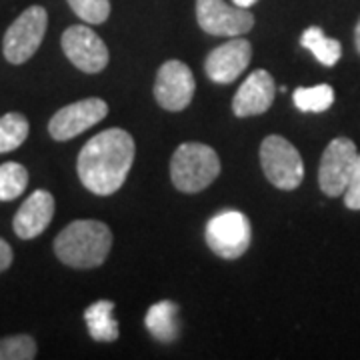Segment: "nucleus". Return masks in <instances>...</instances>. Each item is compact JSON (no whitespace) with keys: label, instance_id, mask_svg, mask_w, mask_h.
I'll use <instances>...</instances> for the list:
<instances>
[{"label":"nucleus","instance_id":"nucleus-26","mask_svg":"<svg viewBox=\"0 0 360 360\" xmlns=\"http://www.w3.org/2000/svg\"><path fill=\"white\" fill-rule=\"evenodd\" d=\"M354 42H356V49H359L360 52V20L359 25H356V28H354Z\"/></svg>","mask_w":360,"mask_h":360},{"label":"nucleus","instance_id":"nucleus-17","mask_svg":"<svg viewBox=\"0 0 360 360\" xmlns=\"http://www.w3.org/2000/svg\"><path fill=\"white\" fill-rule=\"evenodd\" d=\"M300 44L309 49L314 58L324 66H335L342 56V44L338 40L328 39L321 26H309L300 37Z\"/></svg>","mask_w":360,"mask_h":360},{"label":"nucleus","instance_id":"nucleus-18","mask_svg":"<svg viewBox=\"0 0 360 360\" xmlns=\"http://www.w3.org/2000/svg\"><path fill=\"white\" fill-rule=\"evenodd\" d=\"M292 101H295L296 108L302 112H324L335 103V90L330 84L296 89Z\"/></svg>","mask_w":360,"mask_h":360},{"label":"nucleus","instance_id":"nucleus-13","mask_svg":"<svg viewBox=\"0 0 360 360\" xmlns=\"http://www.w3.org/2000/svg\"><path fill=\"white\" fill-rule=\"evenodd\" d=\"M274 78L266 70H255L250 77L240 84L238 92L234 94L232 110L238 118L258 116L266 112L274 103Z\"/></svg>","mask_w":360,"mask_h":360},{"label":"nucleus","instance_id":"nucleus-7","mask_svg":"<svg viewBox=\"0 0 360 360\" xmlns=\"http://www.w3.org/2000/svg\"><path fill=\"white\" fill-rule=\"evenodd\" d=\"M356 144L350 139H335L328 142L321 158V168H319V184L321 191L330 198L342 196L347 191L350 174L356 165Z\"/></svg>","mask_w":360,"mask_h":360},{"label":"nucleus","instance_id":"nucleus-23","mask_svg":"<svg viewBox=\"0 0 360 360\" xmlns=\"http://www.w3.org/2000/svg\"><path fill=\"white\" fill-rule=\"evenodd\" d=\"M345 205L350 210H360V155L356 158V165L354 170L350 174V180L347 184V191H345Z\"/></svg>","mask_w":360,"mask_h":360},{"label":"nucleus","instance_id":"nucleus-25","mask_svg":"<svg viewBox=\"0 0 360 360\" xmlns=\"http://www.w3.org/2000/svg\"><path fill=\"white\" fill-rule=\"evenodd\" d=\"M236 6H240V8H250L252 4H257L258 0H232Z\"/></svg>","mask_w":360,"mask_h":360},{"label":"nucleus","instance_id":"nucleus-5","mask_svg":"<svg viewBox=\"0 0 360 360\" xmlns=\"http://www.w3.org/2000/svg\"><path fill=\"white\" fill-rule=\"evenodd\" d=\"M46 26H49V14L42 6L26 8L25 13L8 26L4 34V40H2L4 58L11 65H25L26 60H30L42 44Z\"/></svg>","mask_w":360,"mask_h":360},{"label":"nucleus","instance_id":"nucleus-15","mask_svg":"<svg viewBox=\"0 0 360 360\" xmlns=\"http://www.w3.org/2000/svg\"><path fill=\"white\" fill-rule=\"evenodd\" d=\"M144 324L156 340H160V342L176 340V336H179V307L170 300L156 302L146 312Z\"/></svg>","mask_w":360,"mask_h":360},{"label":"nucleus","instance_id":"nucleus-4","mask_svg":"<svg viewBox=\"0 0 360 360\" xmlns=\"http://www.w3.org/2000/svg\"><path fill=\"white\" fill-rule=\"evenodd\" d=\"M260 165L270 184L281 191H295L304 179V162L295 144L270 134L260 144Z\"/></svg>","mask_w":360,"mask_h":360},{"label":"nucleus","instance_id":"nucleus-14","mask_svg":"<svg viewBox=\"0 0 360 360\" xmlns=\"http://www.w3.org/2000/svg\"><path fill=\"white\" fill-rule=\"evenodd\" d=\"M54 217V196L49 191H34L14 214L13 229L22 240L37 238L46 231Z\"/></svg>","mask_w":360,"mask_h":360},{"label":"nucleus","instance_id":"nucleus-20","mask_svg":"<svg viewBox=\"0 0 360 360\" xmlns=\"http://www.w3.org/2000/svg\"><path fill=\"white\" fill-rule=\"evenodd\" d=\"M28 186V172L18 162L0 165V200L8 202L18 198Z\"/></svg>","mask_w":360,"mask_h":360},{"label":"nucleus","instance_id":"nucleus-11","mask_svg":"<svg viewBox=\"0 0 360 360\" xmlns=\"http://www.w3.org/2000/svg\"><path fill=\"white\" fill-rule=\"evenodd\" d=\"M108 115V104L103 98H84L60 108L49 122V132L54 141L65 142L98 124Z\"/></svg>","mask_w":360,"mask_h":360},{"label":"nucleus","instance_id":"nucleus-22","mask_svg":"<svg viewBox=\"0 0 360 360\" xmlns=\"http://www.w3.org/2000/svg\"><path fill=\"white\" fill-rule=\"evenodd\" d=\"M68 4L89 25H103L110 16V0H68Z\"/></svg>","mask_w":360,"mask_h":360},{"label":"nucleus","instance_id":"nucleus-6","mask_svg":"<svg viewBox=\"0 0 360 360\" xmlns=\"http://www.w3.org/2000/svg\"><path fill=\"white\" fill-rule=\"evenodd\" d=\"M205 238L208 248L217 257L234 260L243 257L250 246V220L238 210H224L206 222Z\"/></svg>","mask_w":360,"mask_h":360},{"label":"nucleus","instance_id":"nucleus-24","mask_svg":"<svg viewBox=\"0 0 360 360\" xmlns=\"http://www.w3.org/2000/svg\"><path fill=\"white\" fill-rule=\"evenodd\" d=\"M11 264H13V248L4 238H0V272L11 269Z\"/></svg>","mask_w":360,"mask_h":360},{"label":"nucleus","instance_id":"nucleus-19","mask_svg":"<svg viewBox=\"0 0 360 360\" xmlns=\"http://www.w3.org/2000/svg\"><path fill=\"white\" fill-rule=\"evenodd\" d=\"M28 120L20 112L0 116V155L16 150L28 136Z\"/></svg>","mask_w":360,"mask_h":360},{"label":"nucleus","instance_id":"nucleus-3","mask_svg":"<svg viewBox=\"0 0 360 360\" xmlns=\"http://www.w3.org/2000/svg\"><path fill=\"white\" fill-rule=\"evenodd\" d=\"M220 174V158L214 148L200 142H184L170 160V179L180 193H200Z\"/></svg>","mask_w":360,"mask_h":360},{"label":"nucleus","instance_id":"nucleus-9","mask_svg":"<svg viewBox=\"0 0 360 360\" xmlns=\"http://www.w3.org/2000/svg\"><path fill=\"white\" fill-rule=\"evenodd\" d=\"M63 51L66 58L86 75H96L108 65V49L103 39L89 26H68L63 34Z\"/></svg>","mask_w":360,"mask_h":360},{"label":"nucleus","instance_id":"nucleus-16","mask_svg":"<svg viewBox=\"0 0 360 360\" xmlns=\"http://www.w3.org/2000/svg\"><path fill=\"white\" fill-rule=\"evenodd\" d=\"M112 310H115L112 300H96L84 310L89 333L96 342H115L118 338V322L112 316Z\"/></svg>","mask_w":360,"mask_h":360},{"label":"nucleus","instance_id":"nucleus-10","mask_svg":"<svg viewBox=\"0 0 360 360\" xmlns=\"http://www.w3.org/2000/svg\"><path fill=\"white\" fill-rule=\"evenodd\" d=\"M193 70L180 60H167L158 68L155 82V98L165 110L180 112L193 103Z\"/></svg>","mask_w":360,"mask_h":360},{"label":"nucleus","instance_id":"nucleus-8","mask_svg":"<svg viewBox=\"0 0 360 360\" xmlns=\"http://www.w3.org/2000/svg\"><path fill=\"white\" fill-rule=\"evenodd\" d=\"M196 20L212 37H240L255 26L248 8L231 6L224 0H196Z\"/></svg>","mask_w":360,"mask_h":360},{"label":"nucleus","instance_id":"nucleus-12","mask_svg":"<svg viewBox=\"0 0 360 360\" xmlns=\"http://www.w3.org/2000/svg\"><path fill=\"white\" fill-rule=\"evenodd\" d=\"M250 58H252V44L246 39L234 37L206 56L205 70L212 82L231 84L232 80H236L245 72L246 66L250 65Z\"/></svg>","mask_w":360,"mask_h":360},{"label":"nucleus","instance_id":"nucleus-2","mask_svg":"<svg viewBox=\"0 0 360 360\" xmlns=\"http://www.w3.org/2000/svg\"><path fill=\"white\" fill-rule=\"evenodd\" d=\"M112 248V232L101 220H75L54 240L58 260L72 269L101 266Z\"/></svg>","mask_w":360,"mask_h":360},{"label":"nucleus","instance_id":"nucleus-21","mask_svg":"<svg viewBox=\"0 0 360 360\" xmlns=\"http://www.w3.org/2000/svg\"><path fill=\"white\" fill-rule=\"evenodd\" d=\"M37 356V342L32 336L16 335L0 338V360H32Z\"/></svg>","mask_w":360,"mask_h":360},{"label":"nucleus","instance_id":"nucleus-1","mask_svg":"<svg viewBox=\"0 0 360 360\" xmlns=\"http://www.w3.org/2000/svg\"><path fill=\"white\" fill-rule=\"evenodd\" d=\"M136 146L127 130L108 129L90 139L77 160L78 179L90 193L115 194L129 176Z\"/></svg>","mask_w":360,"mask_h":360}]
</instances>
